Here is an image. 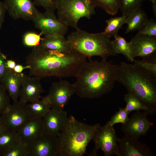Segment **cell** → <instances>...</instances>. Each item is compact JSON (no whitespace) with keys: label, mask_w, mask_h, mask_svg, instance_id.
<instances>
[{"label":"cell","mask_w":156,"mask_h":156,"mask_svg":"<svg viewBox=\"0 0 156 156\" xmlns=\"http://www.w3.org/2000/svg\"><path fill=\"white\" fill-rule=\"evenodd\" d=\"M126 17L122 15L120 17L112 18L106 20L107 26L103 32L111 37L118 35L119 30L126 23Z\"/></svg>","instance_id":"27"},{"label":"cell","mask_w":156,"mask_h":156,"mask_svg":"<svg viewBox=\"0 0 156 156\" xmlns=\"http://www.w3.org/2000/svg\"><path fill=\"white\" fill-rule=\"evenodd\" d=\"M118 156H153L147 146L140 142L138 138L125 135L118 138Z\"/></svg>","instance_id":"14"},{"label":"cell","mask_w":156,"mask_h":156,"mask_svg":"<svg viewBox=\"0 0 156 156\" xmlns=\"http://www.w3.org/2000/svg\"><path fill=\"white\" fill-rule=\"evenodd\" d=\"M86 57L73 51L63 52L49 49L40 45L33 47L25 59L29 76L75 77Z\"/></svg>","instance_id":"1"},{"label":"cell","mask_w":156,"mask_h":156,"mask_svg":"<svg viewBox=\"0 0 156 156\" xmlns=\"http://www.w3.org/2000/svg\"><path fill=\"white\" fill-rule=\"evenodd\" d=\"M5 64L7 68L13 70L16 64L15 62L12 60H6Z\"/></svg>","instance_id":"39"},{"label":"cell","mask_w":156,"mask_h":156,"mask_svg":"<svg viewBox=\"0 0 156 156\" xmlns=\"http://www.w3.org/2000/svg\"><path fill=\"white\" fill-rule=\"evenodd\" d=\"M6 10L4 2L0 1V30L4 21L5 14Z\"/></svg>","instance_id":"37"},{"label":"cell","mask_w":156,"mask_h":156,"mask_svg":"<svg viewBox=\"0 0 156 156\" xmlns=\"http://www.w3.org/2000/svg\"><path fill=\"white\" fill-rule=\"evenodd\" d=\"M114 37V39L111 40V44L115 54H123L128 61L133 62L134 59L132 57L130 42L118 35Z\"/></svg>","instance_id":"24"},{"label":"cell","mask_w":156,"mask_h":156,"mask_svg":"<svg viewBox=\"0 0 156 156\" xmlns=\"http://www.w3.org/2000/svg\"><path fill=\"white\" fill-rule=\"evenodd\" d=\"M1 125V118H0V126Z\"/></svg>","instance_id":"42"},{"label":"cell","mask_w":156,"mask_h":156,"mask_svg":"<svg viewBox=\"0 0 156 156\" xmlns=\"http://www.w3.org/2000/svg\"><path fill=\"white\" fill-rule=\"evenodd\" d=\"M133 64L156 78V54L149 57L138 60L134 59Z\"/></svg>","instance_id":"26"},{"label":"cell","mask_w":156,"mask_h":156,"mask_svg":"<svg viewBox=\"0 0 156 156\" xmlns=\"http://www.w3.org/2000/svg\"><path fill=\"white\" fill-rule=\"evenodd\" d=\"M6 11L13 19L33 21L40 12L31 0H4Z\"/></svg>","instance_id":"11"},{"label":"cell","mask_w":156,"mask_h":156,"mask_svg":"<svg viewBox=\"0 0 156 156\" xmlns=\"http://www.w3.org/2000/svg\"><path fill=\"white\" fill-rule=\"evenodd\" d=\"M27 104L18 101L11 104L0 116L1 124L10 130L18 132L31 117Z\"/></svg>","instance_id":"7"},{"label":"cell","mask_w":156,"mask_h":156,"mask_svg":"<svg viewBox=\"0 0 156 156\" xmlns=\"http://www.w3.org/2000/svg\"><path fill=\"white\" fill-rule=\"evenodd\" d=\"M137 34L156 37V21L155 19H148L145 24L138 30Z\"/></svg>","instance_id":"32"},{"label":"cell","mask_w":156,"mask_h":156,"mask_svg":"<svg viewBox=\"0 0 156 156\" xmlns=\"http://www.w3.org/2000/svg\"><path fill=\"white\" fill-rule=\"evenodd\" d=\"M151 1L152 2V3L154 2V1L156 0H149Z\"/></svg>","instance_id":"41"},{"label":"cell","mask_w":156,"mask_h":156,"mask_svg":"<svg viewBox=\"0 0 156 156\" xmlns=\"http://www.w3.org/2000/svg\"><path fill=\"white\" fill-rule=\"evenodd\" d=\"M10 98L7 91L0 83V116L11 104Z\"/></svg>","instance_id":"34"},{"label":"cell","mask_w":156,"mask_h":156,"mask_svg":"<svg viewBox=\"0 0 156 156\" xmlns=\"http://www.w3.org/2000/svg\"><path fill=\"white\" fill-rule=\"evenodd\" d=\"M41 78L36 76H27L25 75L20 89V101L26 103L39 100L44 90L40 82Z\"/></svg>","instance_id":"16"},{"label":"cell","mask_w":156,"mask_h":156,"mask_svg":"<svg viewBox=\"0 0 156 156\" xmlns=\"http://www.w3.org/2000/svg\"><path fill=\"white\" fill-rule=\"evenodd\" d=\"M81 66L73 84L75 93L81 98L94 99L111 92L116 81L117 65L107 60L89 59Z\"/></svg>","instance_id":"2"},{"label":"cell","mask_w":156,"mask_h":156,"mask_svg":"<svg viewBox=\"0 0 156 156\" xmlns=\"http://www.w3.org/2000/svg\"><path fill=\"white\" fill-rule=\"evenodd\" d=\"M101 126L99 123L87 125L73 116L68 118L58 136L60 156H82Z\"/></svg>","instance_id":"4"},{"label":"cell","mask_w":156,"mask_h":156,"mask_svg":"<svg viewBox=\"0 0 156 156\" xmlns=\"http://www.w3.org/2000/svg\"><path fill=\"white\" fill-rule=\"evenodd\" d=\"M57 0H34V5L43 7L45 11L54 13L56 9Z\"/></svg>","instance_id":"35"},{"label":"cell","mask_w":156,"mask_h":156,"mask_svg":"<svg viewBox=\"0 0 156 156\" xmlns=\"http://www.w3.org/2000/svg\"><path fill=\"white\" fill-rule=\"evenodd\" d=\"M30 68V66L27 65L23 66L20 64H16L13 70L16 73H21L24 70L29 69Z\"/></svg>","instance_id":"38"},{"label":"cell","mask_w":156,"mask_h":156,"mask_svg":"<svg viewBox=\"0 0 156 156\" xmlns=\"http://www.w3.org/2000/svg\"><path fill=\"white\" fill-rule=\"evenodd\" d=\"M75 93L73 84L65 80L53 83L47 95L51 109L64 110V107Z\"/></svg>","instance_id":"10"},{"label":"cell","mask_w":156,"mask_h":156,"mask_svg":"<svg viewBox=\"0 0 156 156\" xmlns=\"http://www.w3.org/2000/svg\"><path fill=\"white\" fill-rule=\"evenodd\" d=\"M128 114L125 108H119V111L111 118L110 120L108 122L112 126L118 123H121L123 125L126 123L129 119Z\"/></svg>","instance_id":"33"},{"label":"cell","mask_w":156,"mask_h":156,"mask_svg":"<svg viewBox=\"0 0 156 156\" xmlns=\"http://www.w3.org/2000/svg\"><path fill=\"white\" fill-rule=\"evenodd\" d=\"M129 42L134 59L147 58L156 54V37L137 34Z\"/></svg>","instance_id":"15"},{"label":"cell","mask_w":156,"mask_h":156,"mask_svg":"<svg viewBox=\"0 0 156 156\" xmlns=\"http://www.w3.org/2000/svg\"><path fill=\"white\" fill-rule=\"evenodd\" d=\"M116 81L156 114V78L133 64L122 62L117 65Z\"/></svg>","instance_id":"3"},{"label":"cell","mask_w":156,"mask_h":156,"mask_svg":"<svg viewBox=\"0 0 156 156\" xmlns=\"http://www.w3.org/2000/svg\"><path fill=\"white\" fill-rule=\"evenodd\" d=\"M118 138L113 126L107 122L98 131L93 139L95 144L92 153L96 155L97 151L101 149L105 156L113 155L118 156Z\"/></svg>","instance_id":"8"},{"label":"cell","mask_w":156,"mask_h":156,"mask_svg":"<svg viewBox=\"0 0 156 156\" xmlns=\"http://www.w3.org/2000/svg\"><path fill=\"white\" fill-rule=\"evenodd\" d=\"M33 21L35 27L44 35L58 33L64 36L67 31L68 27L60 21L54 13L40 12Z\"/></svg>","instance_id":"13"},{"label":"cell","mask_w":156,"mask_h":156,"mask_svg":"<svg viewBox=\"0 0 156 156\" xmlns=\"http://www.w3.org/2000/svg\"><path fill=\"white\" fill-rule=\"evenodd\" d=\"M148 19L146 14L140 8L135 10L126 18V23L127 24V27L125 33L138 30Z\"/></svg>","instance_id":"22"},{"label":"cell","mask_w":156,"mask_h":156,"mask_svg":"<svg viewBox=\"0 0 156 156\" xmlns=\"http://www.w3.org/2000/svg\"><path fill=\"white\" fill-rule=\"evenodd\" d=\"M67 112L51 109L42 118L44 133L58 136L67 121Z\"/></svg>","instance_id":"17"},{"label":"cell","mask_w":156,"mask_h":156,"mask_svg":"<svg viewBox=\"0 0 156 156\" xmlns=\"http://www.w3.org/2000/svg\"><path fill=\"white\" fill-rule=\"evenodd\" d=\"M144 0H120L119 9L122 15L127 17L130 14L140 8Z\"/></svg>","instance_id":"30"},{"label":"cell","mask_w":156,"mask_h":156,"mask_svg":"<svg viewBox=\"0 0 156 156\" xmlns=\"http://www.w3.org/2000/svg\"><path fill=\"white\" fill-rule=\"evenodd\" d=\"M96 6L90 0H57L58 18L68 27L79 29L77 23L81 18L90 19L95 13Z\"/></svg>","instance_id":"6"},{"label":"cell","mask_w":156,"mask_h":156,"mask_svg":"<svg viewBox=\"0 0 156 156\" xmlns=\"http://www.w3.org/2000/svg\"><path fill=\"white\" fill-rule=\"evenodd\" d=\"M152 3L153 11L154 15L156 16V0L154 1Z\"/></svg>","instance_id":"40"},{"label":"cell","mask_w":156,"mask_h":156,"mask_svg":"<svg viewBox=\"0 0 156 156\" xmlns=\"http://www.w3.org/2000/svg\"><path fill=\"white\" fill-rule=\"evenodd\" d=\"M18 133L27 143L35 139L44 133L42 118L31 117Z\"/></svg>","instance_id":"19"},{"label":"cell","mask_w":156,"mask_h":156,"mask_svg":"<svg viewBox=\"0 0 156 156\" xmlns=\"http://www.w3.org/2000/svg\"><path fill=\"white\" fill-rule=\"evenodd\" d=\"M6 60V55L1 52L0 47V83L7 69L5 64Z\"/></svg>","instance_id":"36"},{"label":"cell","mask_w":156,"mask_h":156,"mask_svg":"<svg viewBox=\"0 0 156 156\" xmlns=\"http://www.w3.org/2000/svg\"><path fill=\"white\" fill-rule=\"evenodd\" d=\"M28 112L31 117L43 118L51 109L50 103L47 95L41 100L27 104Z\"/></svg>","instance_id":"23"},{"label":"cell","mask_w":156,"mask_h":156,"mask_svg":"<svg viewBox=\"0 0 156 156\" xmlns=\"http://www.w3.org/2000/svg\"><path fill=\"white\" fill-rule=\"evenodd\" d=\"M27 143L29 156H60L57 136L44 133Z\"/></svg>","instance_id":"9"},{"label":"cell","mask_w":156,"mask_h":156,"mask_svg":"<svg viewBox=\"0 0 156 156\" xmlns=\"http://www.w3.org/2000/svg\"><path fill=\"white\" fill-rule=\"evenodd\" d=\"M42 34H38L33 31L27 32L25 33L23 37V43L28 47H34L40 44Z\"/></svg>","instance_id":"31"},{"label":"cell","mask_w":156,"mask_h":156,"mask_svg":"<svg viewBox=\"0 0 156 156\" xmlns=\"http://www.w3.org/2000/svg\"><path fill=\"white\" fill-rule=\"evenodd\" d=\"M44 48L63 52L72 51L66 39L64 36L58 33L44 35L39 44Z\"/></svg>","instance_id":"20"},{"label":"cell","mask_w":156,"mask_h":156,"mask_svg":"<svg viewBox=\"0 0 156 156\" xmlns=\"http://www.w3.org/2000/svg\"><path fill=\"white\" fill-rule=\"evenodd\" d=\"M124 99L126 103L125 108L128 114L133 111L143 110L148 115H153L155 114L149 107L137 97L131 94L128 92L125 94Z\"/></svg>","instance_id":"25"},{"label":"cell","mask_w":156,"mask_h":156,"mask_svg":"<svg viewBox=\"0 0 156 156\" xmlns=\"http://www.w3.org/2000/svg\"><path fill=\"white\" fill-rule=\"evenodd\" d=\"M96 7L104 9L108 14L114 15L119 9L120 0H90Z\"/></svg>","instance_id":"28"},{"label":"cell","mask_w":156,"mask_h":156,"mask_svg":"<svg viewBox=\"0 0 156 156\" xmlns=\"http://www.w3.org/2000/svg\"><path fill=\"white\" fill-rule=\"evenodd\" d=\"M146 112L137 111L122 125L121 129L125 135L136 138L145 135L153 123L148 118Z\"/></svg>","instance_id":"12"},{"label":"cell","mask_w":156,"mask_h":156,"mask_svg":"<svg viewBox=\"0 0 156 156\" xmlns=\"http://www.w3.org/2000/svg\"><path fill=\"white\" fill-rule=\"evenodd\" d=\"M0 156H29L27 143L19 142L1 153Z\"/></svg>","instance_id":"29"},{"label":"cell","mask_w":156,"mask_h":156,"mask_svg":"<svg viewBox=\"0 0 156 156\" xmlns=\"http://www.w3.org/2000/svg\"><path fill=\"white\" fill-rule=\"evenodd\" d=\"M111 37L103 32L91 34L79 28L71 33L66 39L72 51L89 59L98 56L102 60L116 56L112 45Z\"/></svg>","instance_id":"5"},{"label":"cell","mask_w":156,"mask_h":156,"mask_svg":"<svg viewBox=\"0 0 156 156\" xmlns=\"http://www.w3.org/2000/svg\"><path fill=\"white\" fill-rule=\"evenodd\" d=\"M25 75L16 73L13 69L7 68L1 83L5 88L13 103L18 101L19 93Z\"/></svg>","instance_id":"18"},{"label":"cell","mask_w":156,"mask_h":156,"mask_svg":"<svg viewBox=\"0 0 156 156\" xmlns=\"http://www.w3.org/2000/svg\"><path fill=\"white\" fill-rule=\"evenodd\" d=\"M22 141L18 132L10 130L1 123L0 126V155L2 152Z\"/></svg>","instance_id":"21"}]
</instances>
